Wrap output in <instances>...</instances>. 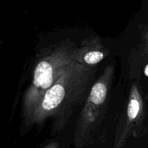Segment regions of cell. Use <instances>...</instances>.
I'll return each instance as SVG.
<instances>
[{
    "label": "cell",
    "mask_w": 148,
    "mask_h": 148,
    "mask_svg": "<svg viewBox=\"0 0 148 148\" xmlns=\"http://www.w3.org/2000/svg\"><path fill=\"white\" fill-rule=\"evenodd\" d=\"M43 148H59V145L56 142H52V143H49Z\"/></svg>",
    "instance_id": "cell-7"
},
{
    "label": "cell",
    "mask_w": 148,
    "mask_h": 148,
    "mask_svg": "<svg viewBox=\"0 0 148 148\" xmlns=\"http://www.w3.org/2000/svg\"><path fill=\"white\" fill-rule=\"evenodd\" d=\"M114 72V64L106 66L91 87L77 122L74 136L77 147L88 144L101 125L109 104Z\"/></svg>",
    "instance_id": "cell-3"
},
{
    "label": "cell",
    "mask_w": 148,
    "mask_h": 148,
    "mask_svg": "<svg viewBox=\"0 0 148 148\" xmlns=\"http://www.w3.org/2000/svg\"><path fill=\"white\" fill-rule=\"evenodd\" d=\"M144 72H145V75L146 76L148 77V64L146 65V66L145 67Z\"/></svg>",
    "instance_id": "cell-8"
},
{
    "label": "cell",
    "mask_w": 148,
    "mask_h": 148,
    "mask_svg": "<svg viewBox=\"0 0 148 148\" xmlns=\"http://www.w3.org/2000/svg\"><path fill=\"white\" fill-rule=\"evenodd\" d=\"M95 66L72 62L39 100L25 123L27 127L52 118L54 131L64 128L75 107L88 96L95 82Z\"/></svg>",
    "instance_id": "cell-1"
},
{
    "label": "cell",
    "mask_w": 148,
    "mask_h": 148,
    "mask_svg": "<svg viewBox=\"0 0 148 148\" xmlns=\"http://www.w3.org/2000/svg\"><path fill=\"white\" fill-rule=\"evenodd\" d=\"M77 49V46L73 41L66 39L41 51L33 69L31 82L23 96L22 110L25 122L45 92L75 61Z\"/></svg>",
    "instance_id": "cell-2"
},
{
    "label": "cell",
    "mask_w": 148,
    "mask_h": 148,
    "mask_svg": "<svg viewBox=\"0 0 148 148\" xmlns=\"http://www.w3.org/2000/svg\"><path fill=\"white\" fill-rule=\"evenodd\" d=\"M109 51L102 44L98 36H90L84 39L76 50L75 61L86 66H94L103 60Z\"/></svg>",
    "instance_id": "cell-5"
},
{
    "label": "cell",
    "mask_w": 148,
    "mask_h": 148,
    "mask_svg": "<svg viewBox=\"0 0 148 148\" xmlns=\"http://www.w3.org/2000/svg\"><path fill=\"white\" fill-rule=\"evenodd\" d=\"M145 109L140 87L134 82L130 88L125 110L116 130L114 148H122L129 137L142 135L144 128Z\"/></svg>",
    "instance_id": "cell-4"
},
{
    "label": "cell",
    "mask_w": 148,
    "mask_h": 148,
    "mask_svg": "<svg viewBox=\"0 0 148 148\" xmlns=\"http://www.w3.org/2000/svg\"><path fill=\"white\" fill-rule=\"evenodd\" d=\"M143 42H144V51L145 53L146 56L148 59V31L145 33L144 36V39H143Z\"/></svg>",
    "instance_id": "cell-6"
}]
</instances>
